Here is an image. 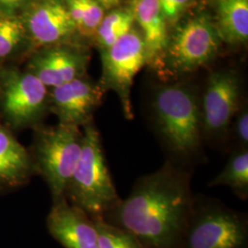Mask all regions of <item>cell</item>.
Wrapping results in <instances>:
<instances>
[{"mask_svg": "<svg viewBox=\"0 0 248 248\" xmlns=\"http://www.w3.org/2000/svg\"><path fill=\"white\" fill-rule=\"evenodd\" d=\"M191 175L167 161L138 178L125 200L102 219L131 232L143 248H178L195 196Z\"/></svg>", "mask_w": 248, "mask_h": 248, "instance_id": "1", "label": "cell"}, {"mask_svg": "<svg viewBox=\"0 0 248 248\" xmlns=\"http://www.w3.org/2000/svg\"><path fill=\"white\" fill-rule=\"evenodd\" d=\"M153 126L172 164L185 169L203 151L201 101L186 84L162 85L152 100Z\"/></svg>", "mask_w": 248, "mask_h": 248, "instance_id": "2", "label": "cell"}, {"mask_svg": "<svg viewBox=\"0 0 248 248\" xmlns=\"http://www.w3.org/2000/svg\"><path fill=\"white\" fill-rule=\"evenodd\" d=\"M64 197L91 218L103 217L122 201L110 177L100 134L93 121L83 126L82 150Z\"/></svg>", "mask_w": 248, "mask_h": 248, "instance_id": "3", "label": "cell"}, {"mask_svg": "<svg viewBox=\"0 0 248 248\" xmlns=\"http://www.w3.org/2000/svg\"><path fill=\"white\" fill-rule=\"evenodd\" d=\"M178 248H248L247 214L196 196Z\"/></svg>", "mask_w": 248, "mask_h": 248, "instance_id": "4", "label": "cell"}, {"mask_svg": "<svg viewBox=\"0 0 248 248\" xmlns=\"http://www.w3.org/2000/svg\"><path fill=\"white\" fill-rule=\"evenodd\" d=\"M83 132L78 127L58 124L34 128L31 151L36 174L44 177L53 202L64 197L65 189L79 159Z\"/></svg>", "mask_w": 248, "mask_h": 248, "instance_id": "5", "label": "cell"}, {"mask_svg": "<svg viewBox=\"0 0 248 248\" xmlns=\"http://www.w3.org/2000/svg\"><path fill=\"white\" fill-rule=\"evenodd\" d=\"M0 111L9 129H34L49 111V89L28 70L0 72Z\"/></svg>", "mask_w": 248, "mask_h": 248, "instance_id": "6", "label": "cell"}, {"mask_svg": "<svg viewBox=\"0 0 248 248\" xmlns=\"http://www.w3.org/2000/svg\"><path fill=\"white\" fill-rule=\"evenodd\" d=\"M221 44L213 18L205 14L188 18L169 38L163 69L176 76L196 71L213 61Z\"/></svg>", "mask_w": 248, "mask_h": 248, "instance_id": "7", "label": "cell"}, {"mask_svg": "<svg viewBox=\"0 0 248 248\" xmlns=\"http://www.w3.org/2000/svg\"><path fill=\"white\" fill-rule=\"evenodd\" d=\"M242 87L233 70H218L209 76L201 101L204 142L223 146L229 141L230 125L242 106Z\"/></svg>", "mask_w": 248, "mask_h": 248, "instance_id": "8", "label": "cell"}, {"mask_svg": "<svg viewBox=\"0 0 248 248\" xmlns=\"http://www.w3.org/2000/svg\"><path fill=\"white\" fill-rule=\"evenodd\" d=\"M144 65H147V58L143 39L134 28L102 54V76L98 86L104 93L107 90L116 92L128 120L133 118L131 103L133 80Z\"/></svg>", "mask_w": 248, "mask_h": 248, "instance_id": "9", "label": "cell"}, {"mask_svg": "<svg viewBox=\"0 0 248 248\" xmlns=\"http://www.w3.org/2000/svg\"><path fill=\"white\" fill-rule=\"evenodd\" d=\"M103 95L98 84L79 78L50 89L49 111L56 115L59 124L83 127L92 122Z\"/></svg>", "mask_w": 248, "mask_h": 248, "instance_id": "10", "label": "cell"}, {"mask_svg": "<svg viewBox=\"0 0 248 248\" xmlns=\"http://www.w3.org/2000/svg\"><path fill=\"white\" fill-rule=\"evenodd\" d=\"M22 18L27 34L40 46H54L77 31L65 3L61 0H32Z\"/></svg>", "mask_w": 248, "mask_h": 248, "instance_id": "11", "label": "cell"}, {"mask_svg": "<svg viewBox=\"0 0 248 248\" xmlns=\"http://www.w3.org/2000/svg\"><path fill=\"white\" fill-rule=\"evenodd\" d=\"M46 224L53 238L64 248H98V233L92 218L65 197L53 202Z\"/></svg>", "mask_w": 248, "mask_h": 248, "instance_id": "12", "label": "cell"}, {"mask_svg": "<svg viewBox=\"0 0 248 248\" xmlns=\"http://www.w3.org/2000/svg\"><path fill=\"white\" fill-rule=\"evenodd\" d=\"M87 64L83 53L68 47L52 46L31 58L28 71L46 88L53 89L85 77Z\"/></svg>", "mask_w": 248, "mask_h": 248, "instance_id": "13", "label": "cell"}, {"mask_svg": "<svg viewBox=\"0 0 248 248\" xmlns=\"http://www.w3.org/2000/svg\"><path fill=\"white\" fill-rule=\"evenodd\" d=\"M131 9L134 20L141 29L147 64L162 71L169 36L168 22L160 8L159 0H132Z\"/></svg>", "mask_w": 248, "mask_h": 248, "instance_id": "14", "label": "cell"}, {"mask_svg": "<svg viewBox=\"0 0 248 248\" xmlns=\"http://www.w3.org/2000/svg\"><path fill=\"white\" fill-rule=\"evenodd\" d=\"M36 174L31 154L0 124V189L23 186Z\"/></svg>", "mask_w": 248, "mask_h": 248, "instance_id": "15", "label": "cell"}, {"mask_svg": "<svg viewBox=\"0 0 248 248\" xmlns=\"http://www.w3.org/2000/svg\"><path fill=\"white\" fill-rule=\"evenodd\" d=\"M222 42L246 44L248 39V0H215L213 19Z\"/></svg>", "mask_w": 248, "mask_h": 248, "instance_id": "16", "label": "cell"}, {"mask_svg": "<svg viewBox=\"0 0 248 248\" xmlns=\"http://www.w3.org/2000/svg\"><path fill=\"white\" fill-rule=\"evenodd\" d=\"M227 186L241 200L248 198V148L233 149L222 171L209 186Z\"/></svg>", "mask_w": 248, "mask_h": 248, "instance_id": "17", "label": "cell"}, {"mask_svg": "<svg viewBox=\"0 0 248 248\" xmlns=\"http://www.w3.org/2000/svg\"><path fill=\"white\" fill-rule=\"evenodd\" d=\"M77 31L87 37L96 35L104 18V9L96 0H66Z\"/></svg>", "mask_w": 248, "mask_h": 248, "instance_id": "18", "label": "cell"}, {"mask_svg": "<svg viewBox=\"0 0 248 248\" xmlns=\"http://www.w3.org/2000/svg\"><path fill=\"white\" fill-rule=\"evenodd\" d=\"M135 22L131 9H114L104 16L98 27L97 35L100 45L105 49L111 46L129 32Z\"/></svg>", "mask_w": 248, "mask_h": 248, "instance_id": "19", "label": "cell"}, {"mask_svg": "<svg viewBox=\"0 0 248 248\" xmlns=\"http://www.w3.org/2000/svg\"><path fill=\"white\" fill-rule=\"evenodd\" d=\"M27 36L22 18L18 16L0 15V60L15 53Z\"/></svg>", "mask_w": 248, "mask_h": 248, "instance_id": "20", "label": "cell"}, {"mask_svg": "<svg viewBox=\"0 0 248 248\" xmlns=\"http://www.w3.org/2000/svg\"><path fill=\"white\" fill-rule=\"evenodd\" d=\"M92 220L98 233V248H143L131 232L105 222L102 217Z\"/></svg>", "mask_w": 248, "mask_h": 248, "instance_id": "21", "label": "cell"}, {"mask_svg": "<svg viewBox=\"0 0 248 248\" xmlns=\"http://www.w3.org/2000/svg\"><path fill=\"white\" fill-rule=\"evenodd\" d=\"M229 140L233 141L235 148H248V110L241 106L230 125Z\"/></svg>", "mask_w": 248, "mask_h": 248, "instance_id": "22", "label": "cell"}, {"mask_svg": "<svg viewBox=\"0 0 248 248\" xmlns=\"http://www.w3.org/2000/svg\"><path fill=\"white\" fill-rule=\"evenodd\" d=\"M192 0H159L160 8L168 24L176 23Z\"/></svg>", "mask_w": 248, "mask_h": 248, "instance_id": "23", "label": "cell"}, {"mask_svg": "<svg viewBox=\"0 0 248 248\" xmlns=\"http://www.w3.org/2000/svg\"><path fill=\"white\" fill-rule=\"evenodd\" d=\"M32 0H0V15L17 16L18 11L26 9Z\"/></svg>", "mask_w": 248, "mask_h": 248, "instance_id": "24", "label": "cell"}, {"mask_svg": "<svg viewBox=\"0 0 248 248\" xmlns=\"http://www.w3.org/2000/svg\"><path fill=\"white\" fill-rule=\"evenodd\" d=\"M98 4L105 9H110L118 7L122 0H96Z\"/></svg>", "mask_w": 248, "mask_h": 248, "instance_id": "25", "label": "cell"}]
</instances>
